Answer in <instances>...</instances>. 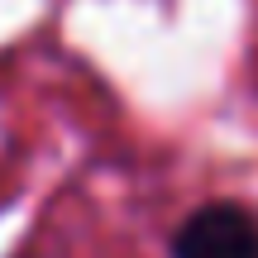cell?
<instances>
[{"instance_id":"6da1fadb","label":"cell","mask_w":258,"mask_h":258,"mask_svg":"<svg viewBox=\"0 0 258 258\" xmlns=\"http://www.w3.org/2000/svg\"><path fill=\"white\" fill-rule=\"evenodd\" d=\"M172 258H258V215L234 201L206 206L177 230Z\"/></svg>"}]
</instances>
